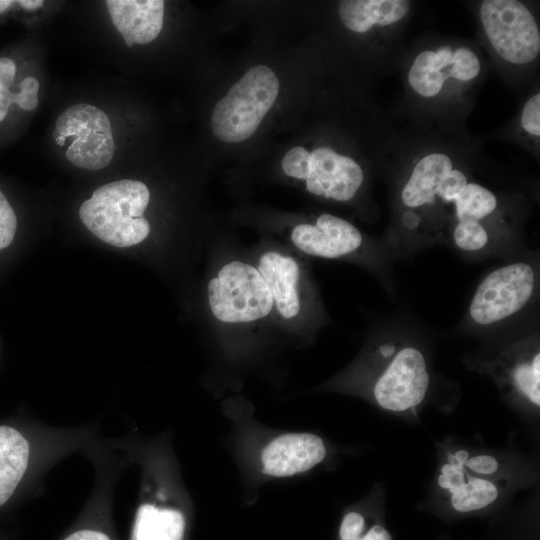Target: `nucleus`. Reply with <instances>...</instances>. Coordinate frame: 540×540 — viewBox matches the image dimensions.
<instances>
[{
	"label": "nucleus",
	"instance_id": "obj_1",
	"mask_svg": "<svg viewBox=\"0 0 540 540\" xmlns=\"http://www.w3.org/2000/svg\"><path fill=\"white\" fill-rule=\"evenodd\" d=\"M203 284V303L212 338L224 348H250L279 339L269 288L249 247L214 239Z\"/></svg>",
	"mask_w": 540,
	"mask_h": 540
},
{
	"label": "nucleus",
	"instance_id": "obj_2",
	"mask_svg": "<svg viewBox=\"0 0 540 540\" xmlns=\"http://www.w3.org/2000/svg\"><path fill=\"white\" fill-rule=\"evenodd\" d=\"M249 250L269 288L279 339L310 340L327 317L306 258L269 235Z\"/></svg>",
	"mask_w": 540,
	"mask_h": 540
},
{
	"label": "nucleus",
	"instance_id": "obj_3",
	"mask_svg": "<svg viewBox=\"0 0 540 540\" xmlns=\"http://www.w3.org/2000/svg\"><path fill=\"white\" fill-rule=\"evenodd\" d=\"M150 202L147 185L123 179L97 188L79 209L82 223L96 237L116 247L142 243L151 233L144 217Z\"/></svg>",
	"mask_w": 540,
	"mask_h": 540
},
{
	"label": "nucleus",
	"instance_id": "obj_4",
	"mask_svg": "<svg viewBox=\"0 0 540 540\" xmlns=\"http://www.w3.org/2000/svg\"><path fill=\"white\" fill-rule=\"evenodd\" d=\"M91 428L47 429L32 440L21 430L0 425V507L15 494L32 466L51 467L67 454L92 448Z\"/></svg>",
	"mask_w": 540,
	"mask_h": 540
},
{
	"label": "nucleus",
	"instance_id": "obj_5",
	"mask_svg": "<svg viewBox=\"0 0 540 540\" xmlns=\"http://www.w3.org/2000/svg\"><path fill=\"white\" fill-rule=\"evenodd\" d=\"M119 448L141 456L140 494L129 540H185L188 516L166 480L163 465L131 440L120 441Z\"/></svg>",
	"mask_w": 540,
	"mask_h": 540
},
{
	"label": "nucleus",
	"instance_id": "obj_6",
	"mask_svg": "<svg viewBox=\"0 0 540 540\" xmlns=\"http://www.w3.org/2000/svg\"><path fill=\"white\" fill-rule=\"evenodd\" d=\"M279 81L271 68H250L214 106L211 128L214 136L227 143L250 138L274 105Z\"/></svg>",
	"mask_w": 540,
	"mask_h": 540
},
{
	"label": "nucleus",
	"instance_id": "obj_7",
	"mask_svg": "<svg viewBox=\"0 0 540 540\" xmlns=\"http://www.w3.org/2000/svg\"><path fill=\"white\" fill-rule=\"evenodd\" d=\"M380 366L371 385L374 401L383 410L405 413L424 401L430 373L423 352L407 342L389 340L378 346Z\"/></svg>",
	"mask_w": 540,
	"mask_h": 540
},
{
	"label": "nucleus",
	"instance_id": "obj_8",
	"mask_svg": "<svg viewBox=\"0 0 540 540\" xmlns=\"http://www.w3.org/2000/svg\"><path fill=\"white\" fill-rule=\"evenodd\" d=\"M536 285V271L527 262L494 269L479 283L471 299L470 320L478 326H490L514 316L530 302Z\"/></svg>",
	"mask_w": 540,
	"mask_h": 540
},
{
	"label": "nucleus",
	"instance_id": "obj_9",
	"mask_svg": "<svg viewBox=\"0 0 540 540\" xmlns=\"http://www.w3.org/2000/svg\"><path fill=\"white\" fill-rule=\"evenodd\" d=\"M277 234L278 241L304 258L359 261L368 246L355 225L330 213L295 222Z\"/></svg>",
	"mask_w": 540,
	"mask_h": 540
},
{
	"label": "nucleus",
	"instance_id": "obj_10",
	"mask_svg": "<svg viewBox=\"0 0 540 540\" xmlns=\"http://www.w3.org/2000/svg\"><path fill=\"white\" fill-rule=\"evenodd\" d=\"M480 18L496 53L513 64H526L540 52V31L530 10L516 0H485Z\"/></svg>",
	"mask_w": 540,
	"mask_h": 540
},
{
	"label": "nucleus",
	"instance_id": "obj_11",
	"mask_svg": "<svg viewBox=\"0 0 540 540\" xmlns=\"http://www.w3.org/2000/svg\"><path fill=\"white\" fill-rule=\"evenodd\" d=\"M53 136L72 137L67 159L76 167L100 170L110 164L116 145L110 120L100 108L78 103L66 108L57 118Z\"/></svg>",
	"mask_w": 540,
	"mask_h": 540
},
{
	"label": "nucleus",
	"instance_id": "obj_12",
	"mask_svg": "<svg viewBox=\"0 0 540 540\" xmlns=\"http://www.w3.org/2000/svg\"><path fill=\"white\" fill-rule=\"evenodd\" d=\"M96 483L93 492L73 524L60 540H119L112 515V495L118 464L94 453Z\"/></svg>",
	"mask_w": 540,
	"mask_h": 540
},
{
	"label": "nucleus",
	"instance_id": "obj_13",
	"mask_svg": "<svg viewBox=\"0 0 540 540\" xmlns=\"http://www.w3.org/2000/svg\"><path fill=\"white\" fill-rule=\"evenodd\" d=\"M303 182L311 195L343 203L356 197L364 173L352 158L320 147L310 153L309 170Z\"/></svg>",
	"mask_w": 540,
	"mask_h": 540
},
{
	"label": "nucleus",
	"instance_id": "obj_14",
	"mask_svg": "<svg viewBox=\"0 0 540 540\" xmlns=\"http://www.w3.org/2000/svg\"><path fill=\"white\" fill-rule=\"evenodd\" d=\"M327 450L321 437L312 433H285L262 451V472L272 477H290L320 464Z\"/></svg>",
	"mask_w": 540,
	"mask_h": 540
},
{
	"label": "nucleus",
	"instance_id": "obj_15",
	"mask_svg": "<svg viewBox=\"0 0 540 540\" xmlns=\"http://www.w3.org/2000/svg\"><path fill=\"white\" fill-rule=\"evenodd\" d=\"M164 4L162 0L106 1L112 23L128 47L157 38L163 27Z\"/></svg>",
	"mask_w": 540,
	"mask_h": 540
},
{
	"label": "nucleus",
	"instance_id": "obj_16",
	"mask_svg": "<svg viewBox=\"0 0 540 540\" xmlns=\"http://www.w3.org/2000/svg\"><path fill=\"white\" fill-rule=\"evenodd\" d=\"M438 484L450 495L452 508L460 513L483 510L494 503L499 495V489L492 479L470 474L451 458L441 466Z\"/></svg>",
	"mask_w": 540,
	"mask_h": 540
},
{
	"label": "nucleus",
	"instance_id": "obj_17",
	"mask_svg": "<svg viewBox=\"0 0 540 540\" xmlns=\"http://www.w3.org/2000/svg\"><path fill=\"white\" fill-rule=\"evenodd\" d=\"M452 169V161L446 154L431 153L421 158L401 191V201L408 211L434 204L438 184Z\"/></svg>",
	"mask_w": 540,
	"mask_h": 540
},
{
	"label": "nucleus",
	"instance_id": "obj_18",
	"mask_svg": "<svg viewBox=\"0 0 540 540\" xmlns=\"http://www.w3.org/2000/svg\"><path fill=\"white\" fill-rule=\"evenodd\" d=\"M410 9L406 0H344L339 16L350 30L365 33L374 25L388 26L403 19Z\"/></svg>",
	"mask_w": 540,
	"mask_h": 540
},
{
	"label": "nucleus",
	"instance_id": "obj_19",
	"mask_svg": "<svg viewBox=\"0 0 540 540\" xmlns=\"http://www.w3.org/2000/svg\"><path fill=\"white\" fill-rule=\"evenodd\" d=\"M453 61V50L449 46L419 53L408 73L410 86L423 97L436 96L451 77Z\"/></svg>",
	"mask_w": 540,
	"mask_h": 540
},
{
	"label": "nucleus",
	"instance_id": "obj_20",
	"mask_svg": "<svg viewBox=\"0 0 540 540\" xmlns=\"http://www.w3.org/2000/svg\"><path fill=\"white\" fill-rule=\"evenodd\" d=\"M456 222H480L491 215L497 208L496 196L486 187L467 183L453 202Z\"/></svg>",
	"mask_w": 540,
	"mask_h": 540
},
{
	"label": "nucleus",
	"instance_id": "obj_21",
	"mask_svg": "<svg viewBox=\"0 0 540 540\" xmlns=\"http://www.w3.org/2000/svg\"><path fill=\"white\" fill-rule=\"evenodd\" d=\"M510 381L517 393L535 407L540 406V354H525L510 369Z\"/></svg>",
	"mask_w": 540,
	"mask_h": 540
},
{
	"label": "nucleus",
	"instance_id": "obj_22",
	"mask_svg": "<svg viewBox=\"0 0 540 540\" xmlns=\"http://www.w3.org/2000/svg\"><path fill=\"white\" fill-rule=\"evenodd\" d=\"M340 540H392L389 531L377 522H368L357 511L347 512L339 527Z\"/></svg>",
	"mask_w": 540,
	"mask_h": 540
},
{
	"label": "nucleus",
	"instance_id": "obj_23",
	"mask_svg": "<svg viewBox=\"0 0 540 540\" xmlns=\"http://www.w3.org/2000/svg\"><path fill=\"white\" fill-rule=\"evenodd\" d=\"M451 237L454 245L463 252H479L487 247L489 234L480 222H456Z\"/></svg>",
	"mask_w": 540,
	"mask_h": 540
},
{
	"label": "nucleus",
	"instance_id": "obj_24",
	"mask_svg": "<svg viewBox=\"0 0 540 540\" xmlns=\"http://www.w3.org/2000/svg\"><path fill=\"white\" fill-rule=\"evenodd\" d=\"M449 458L458 462L467 472L474 476L493 480L499 471V463L491 455L476 454L470 456L465 451L459 450Z\"/></svg>",
	"mask_w": 540,
	"mask_h": 540
},
{
	"label": "nucleus",
	"instance_id": "obj_25",
	"mask_svg": "<svg viewBox=\"0 0 540 540\" xmlns=\"http://www.w3.org/2000/svg\"><path fill=\"white\" fill-rule=\"evenodd\" d=\"M454 61L451 77L459 81H470L480 72V61L477 55L467 47L453 50Z\"/></svg>",
	"mask_w": 540,
	"mask_h": 540
},
{
	"label": "nucleus",
	"instance_id": "obj_26",
	"mask_svg": "<svg viewBox=\"0 0 540 540\" xmlns=\"http://www.w3.org/2000/svg\"><path fill=\"white\" fill-rule=\"evenodd\" d=\"M310 162V152L297 146L290 149L282 159L281 167L284 174L296 180L304 181L307 177Z\"/></svg>",
	"mask_w": 540,
	"mask_h": 540
},
{
	"label": "nucleus",
	"instance_id": "obj_27",
	"mask_svg": "<svg viewBox=\"0 0 540 540\" xmlns=\"http://www.w3.org/2000/svg\"><path fill=\"white\" fill-rule=\"evenodd\" d=\"M468 183L466 175L459 169H452L436 188V197L444 203H453Z\"/></svg>",
	"mask_w": 540,
	"mask_h": 540
},
{
	"label": "nucleus",
	"instance_id": "obj_28",
	"mask_svg": "<svg viewBox=\"0 0 540 540\" xmlns=\"http://www.w3.org/2000/svg\"><path fill=\"white\" fill-rule=\"evenodd\" d=\"M16 229V214L0 190V250L11 244L14 239Z\"/></svg>",
	"mask_w": 540,
	"mask_h": 540
},
{
	"label": "nucleus",
	"instance_id": "obj_29",
	"mask_svg": "<svg viewBox=\"0 0 540 540\" xmlns=\"http://www.w3.org/2000/svg\"><path fill=\"white\" fill-rule=\"evenodd\" d=\"M523 129L535 136L540 135V93L533 95L525 104L521 114Z\"/></svg>",
	"mask_w": 540,
	"mask_h": 540
},
{
	"label": "nucleus",
	"instance_id": "obj_30",
	"mask_svg": "<svg viewBox=\"0 0 540 540\" xmlns=\"http://www.w3.org/2000/svg\"><path fill=\"white\" fill-rule=\"evenodd\" d=\"M16 74V65L14 61L7 57H0V82L10 87Z\"/></svg>",
	"mask_w": 540,
	"mask_h": 540
},
{
	"label": "nucleus",
	"instance_id": "obj_31",
	"mask_svg": "<svg viewBox=\"0 0 540 540\" xmlns=\"http://www.w3.org/2000/svg\"><path fill=\"white\" fill-rule=\"evenodd\" d=\"M13 103L26 111H32L38 106L37 94L20 91L13 94Z\"/></svg>",
	"mask_w": 540,
	"mask_h": 540
},
{
	"label": "nucleus",
	"instance_id": "obj_32",
	"mask_svg": "<svg viewBox=\"0 0 540 540\" xmlns=\"http://www.w3.org/2000/svg\"><path fill=\"white\" fill-rule=\"evenodd\" d=\"M13 94L9 87L0 82V122L6 117L11 104H13Z\"/></svg>",
	"mask_w": 540,
	"mask_h": 540
},
{
	"label": "nucleus",
	"instance_id": "obj_33",
	"mask_svg": "<svg viewBox=\"0 0 540 540\" xmlns=\"http://www.w3.org/2000/svg\"><path fill=\"white\" fill-rule=\"evenodd\" d=\"M39 90V82L36 78L28 76L20 82V91L37 94Z\"/></svg>",
	"mask_w": 540,
	"mask_h": 540
},
{
	"label": "nucleus",
	"instance_id": "obj_34",
	"mask_svg": "<svg viewBox=\"0 0 540 540\" xmlns=\"http://www.w3.org/2000/svg\"><path fill=\"white\" fill-rule=\"evenodd\" d=\"M15 3H18L20 6L27 10H36L43 6L44 2L42 0H19Z\"/></svg>",
	"mask_w": 540,
	"mask_h": 540
},
{
	"label": "nucleus",
	"instance_id": "obj_35",
	"mask_svg": "<svg viewBox=\"0 0 540 540\" xmlns=\"http://www.w3.org/2000/svg\"><path fill=\"white\" fill-rule=\"evenodd\" d=\"M15 2L11 0H0V14L6 11Z\"/></svg>",
	"mask_w": 540,
	"mask_h": 540
}]
</instances>
